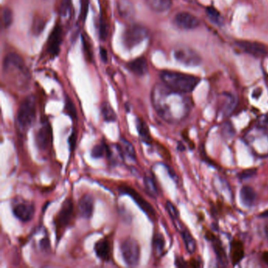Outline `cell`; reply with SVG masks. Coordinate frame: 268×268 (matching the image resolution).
I'll return each mask as SVG.
<instances>
[{
  "mask_svg": "<svg viewBox=\"0 0 268 268\" xmlns=\"http://www.w3.org/2000/svg\"><path fill=\"white\" fill-rule=\"evenodd\" d=\"M206 14L209 20L216 25H221L223 22V18L221 17L220 13L215 7H209L206 8Z\"/></svg>",
  "mask_w": 268,
  "mask_h": 268,
  "instance_id": "cell-30",
  "label": "cell"
},
{
  "mask_svg": "<svg viewBox=\"0 0 268 268\" xmlns=\"http://www.w3.org/2000/svg\"><path fill=\"white\" fill-rule=\"evenodd\" d=\"M225 101L221 112L223 116H228L232 113L237 106V99L234 95L229 93H224Z\"/></svg>",
  "mask_w": 268,
  "mask_h": 268,
  "instance_id": "cell-23",
  "label": "cell"
},
{
  "mask_svg": "<svg viewBox=\"0 0 268 268\" xmlns=\"http://www.w3.org/2000/svg\"><path fill=\"white\" fill-rule=\"evenodd\" d=\"M205 238L209 241H213L216 239V236L213 235V233L210 232V231H206L205 233Z\"/></svg>",
  "mask_w": 268,
  "mask_h": 268,
  "instance_id": "cell-43",
  "label": "cell"
},
{
  "mask_svg": "<svg viewBox=\"0 0 268 268\" xmlns=\"http://www.w3.org/2000/svg\"><path fill=\"white\" fill-rule=\"evenodd\" d=\"M101 113L103 119L107 122L115 121L116 119V113L108 102H103L101 106Z\"/></svg>",
  "mask_w": 268,
  "mask_h": 268,
  "instance_id": "cell-27",
  "label": "cell"
},
{
  "mask_svg": "<svg viewBox=\"0 0 268 268\" xmlns=\"http://www.w3.org/2000/svg\"><path fill=\"white\" fill-rule=\"evenodd\" d=\"M100 55H101V58L103 63H106L108 61V53H107V50L105 49L104 48H100Z\"/></svg>",
  "mask_w": 268,
  "mask_h": 268,
  "instance_id": "cell-41",
  "label": "cell"
},
{
  "mask_svg": "<svg viewBox=\"0 0 268 268\" xmlns=\"http://www.w3.org/2000/svg\"><path fill=\"white\" fill-rule=\"evenodd\" d=\"M244 256V245L241 241L234 240L231 244V260L234 266L238 264Z\"/></svg>",
  "mask_w": 268,
  "mask_h": 268,
  "instance_id": "cell-18",
  "label": "cell"
},
{
  "mask_svg": "<svg viewBox=\"0 0 268 268\" xmlns=\"http://www.w3.org/2000/svg\"><path fill=\"white\" fill-rule=\"evenodd\" d=\"M189 266H191V267L194 268L199 267V262L197 261V260H196L195 259H191L189 262Z\"/></svg>",
  "mask_w": 268,
  "mask_h": 268,
  "instance_id": "cell-44",
  "label": "cell"
},
{
  "mask_svg": "<svg viewBox=\"0 0 268 268\" xmlns=\"http://www.w3.org/2000/svg\"><path fill=\"white\" fill-rule=\"evenodd\" d=\"M71 9V0H63L61 8H60V14L63 17H66L70 13Z\"/></svg>",
  "mask_w": 268,
  "mask_h": 268,
  "instance_id": "cell-36",
  "label": "cell"
},
{
  "mask_svg": "<svg viewBox=\"0 0 268 268\" xmlns=\"http://www.w3.org/2000/svg\"><path fill=\"white\" fill-rule=\"evenodd\" d=\"M175 59L181 64L187 66H200L202 63V58L195 50L188 46L179 45L173 50Z\"/></svg>",
  "mask_w": 268,
  "mask_h": 268,
  "instance_id": "cell-7",
  "label": "cell"
},
{
  "mask_svg": "<svg viewBox=\"0 0 268 268\" xmlns=\"http://www.w3.org/2000/svg\"><path fill=\"white\" fill-rule=\"evenodd\" d=\"M136 125L137 130L142 141L148 145L152 144V137L150 135L148 125H147L146 121H144L142 119L137 118Z\"/></svg>",
  "mask_w": 268,
  "mask_h": 268,
  "instance_id": "cell-22",
  "label": "cell"
},
{
  "mask_svg": "<svg viewBox=\"0 0 268 268\" xmlns=\"http://www.w3.org/2000/svg\"><path fill=\"white\" fill-rule=\"evenodd\" d=\"M256 169H250L244 170L239 174V178L241 179H249L253 177L256 173Z\"/></svg>",
  "mask_w": 268,
  "mask_h": 268,
  "instance_id": "cell-39",
  "label": "cell"
},
{
  "mask_svg": "<svg viewBox=\"0 0 268 268\" xmlns=\"http://www.w3.org/2000/svg\"><path fill=\"white\" fill-rule=\"evenodd\" d=\"M174 24L182 30H192L200 26V20L191 13L179 12L174 17Z\"/></svg>",
  "mask_w": 268,
  "mask_h": 268,
  "instance_id": "cell-10",
  "label": "cell"
},
{
  "mask_svg": "<svg viewBox=\"0 0 268 268\" xmlns=\"http://www.w3.org/2000/svg\"><path fill=\"white\" fill-rule=\"evenodd\" d=\"M179 150H180V151H183L184 149H185V147H184V146L182 145V143H179Z\"/></svg>",
  "mask_w": 268,
  "mask_h": 268,
  "instance_id": "cell-47",
  "label": "cell"
},
{
  "mask_svg": "<svg viewBox=\"0 0 268 268\" xmlns=\"http://www.w3.org/2000/svg\"><path fill=\"white\" fill-rule=\"evenodd\" d=\"M110 150L107 145L105 143H100L93 147L91 150V156L95 158H100L104 157L105 154L110 156Z\"/></svg>",
  "mask_w": 268,
  "mask_h": 268,
  "instance_id": "cell-29",
  "label": "cell"
},
{
  "mask_svg": "<svg viewBox=\"0 0 268 268\" xmlns=\"http://www.w3.org/2000/svg\"><path fill=\"white\" fill-rule=\"evenodd\" d=\"M120 252L125 263L129 266H135L140 260V245L137 240L132 237L125 238L120 244Z\"/></svg>",
  "mask_w": 268,
  "mask_h": 268,
  "instance_id": "cell-5",
  "label": "cell"
},
{
  "mask_svg": "<svg viewBox=\"0 0 268 268\" xmlns=\"http://www.w3.org/2000/svg\"><path fill=\"white\" fill-rule=\"evenodd\" d=\"M4 70L6 73L13 71L27 72L24 61L15 53H10L6 56L4 61Z\"/></svg>",
  "mask_w": 268,
  "mask_h": 268,
  "instance_id": "cell-13",
  "label": "cell"
},
{
  "mask_svg": "<svg viewBox=\"0 0 268 268\" xmlns=\"http://www.w3.org/2000/svg\"><path fill=\"white\" fill-rule=\"evenodd\" d=\"M117 10L120 17L125 20H130L135 16V8L129 0H119Z\"/></svg>",
  "mask_w": 268,
  "mask_h": 268,
  "instance_id": "cell-19",
  "label": "cell"
},
{
  "mask_svg": "<svg viewBox=\"0 0 268 268\" xmlns=\"http://www.w3.org/2000/svg\"><path fill=\"white\" fill-rule=\"evenodd\" d=\"M95 208L94 197L90 194H84L78 203V213L84 219H91Z\"/></svg>",
  "mask_w": 268,
  "mask_h": 268,
  "instance_id": "cell-15",
  "label": "cell"
},
{
  "mask_svg": "<svg viewBox=\"0 0 268 268\" xmlns=\"http://www.w3.org/2000/svg\"><path fill=\"white\" fill-rule=\"evenodd\" d=\"M213 244V248H214L215 252H216V256L222 263H226V256L225 253L224 249L222 246L220 241L218 239H215L214 241H212Z\"/></svg>",
  "mask_w": 268,
  "mask_h": 268,
  "instance_id": "cell-31",
  "label": "cell"
},
{
  "mask_svg": "<svg viewBox=\"0 0 268 268\" xmlns=\"http://www.w3.org/2000/svg\"><path fill=\"white\" fill-rule=\"evenodd\" d=\"M160 76L162 83L168 88L182 94L192 92L201 81L199 77L194 75L175 71L161 72Z\"/></svg>",
  "mask_w": 268,
  "mask_h": 268,
  "instance_id": "cell-2",
  "label": "cell"
},
{
  "mask_svg": "<svg viewBox=\"0 0 268 268\" xmlns=\"http://www.w3.org/2000/svg\"><path fill=\"white\" fill-rule=\"evenodd\" d=\"M120 191L123 194L130 196L135 203L138 204V207L142 209V211L147 214L150 219L154 220L157 218V213L155 209L153 207L152 204H150L147 200L144 199L143 197L139 193L137 192L135 189L130 188L129 185H120Z\"/></svg>",
  "mask_w": 268,
  "mask_h": 268,
  "instance_id": "cell-8",
  "label": "cell"
},
{
  "mask_svg": "<svg viewBox=\"0 0 268 268\" xmlns=\"http://www.w3.org/2000/svg\"><path fill=\"white\" fill-rule=\"evenodd\" d=\"M100 38L102 40H106L107 36H108V26H107L106 22H103L101 20V23H100Z\"/></svg>",
  "mask_w": 268,
  "mask_h": 268,
  "instance_id": "cell-38",
  "label": "cell"
},
{
  "mask_svg": "<svg viewBox=\"0 0 268 268\" xmlns=\"http://www.w3.org/2000/svg\"><path fill=\"white\" fill-rule=\"evenodd\" d=\"M149 31L145 26L134 24L128 26L123 32L122 41L128 49H132L142 43L148 36Z\"/></svg>",
  "mask_w": 268,
  "mask_h": 268,
  "instance_id": "cell-6",
  "label": "cell"
},
{
  "mask_svg": "<svg viewBox=\"0 0 268 268\" xmlns=\"http://www.w3.org/2000/svg\"><path fill=\"white\" fill-rule=\"evenodd\" d=\"M52 140V130L51 125L46 122L42 125L36 135V142L39 150H48Z\"/></svg>",
  "mask_w": 268,
  "mask_h": 268,
  "instance_id": "cell-14",
  "label": "cell"
},
{
  "mask_svg": "<svg viewBox=\"0 0 268 268\" xmlns=\"http://www.w3.org/2000/svg\"><path fill=\"white\" fill-rule=\"evenodd\" d=\"M44 27H45V23L44 20L41 19H36L34 20L33 24H32V32L36 35H39L44 30Z\"/></svg>",
  "mask_w": 268,
  "mask_h": 268,
  "instance_id": "cell-35",
  "label": "cell"
},
{
  "mask_svg": "<svg viewBox=\"0 0 268 268\" xmlns=\"http://www.w3.org/2000/svg\"><path fill=\"white\" fill-rule=\"evenodd\" d=\"M147 6L157 13L166 12L172 5V0H146Z\"/></svg>",
  "mask_w": 268,
  "mask_h": 268,
  "instance_id": "cell-20",
  "label": "cell"
},
{
  "mask_svg": "<svg viewBox=\"0 0 268 268\" xmlns=\"http://www.w3.org/2000/svg\"><path fill=\"white\" fill-rule=\"evenodd\" d=\"M153 106L161 118L166 121L174 122L181 120L188 114L190 110V100L168 88L164 84H157L151 93Z\"/></svg>",
  "mask_w": 268,
  "mask_h": 268,
  "instance_id": "cell-1",
  "label": "cell"
},
{
  "mask_svg": "<svg viewBox=\"0 0 268 268\" xmlns=\"http://www.w3.org/2000/svg\"><path fill=\"white\" fill-rule=\"evenodd\" d=\"M66 113L71 117L73 120H76L77 118V113H76V107L73 104L72 100L69 98H66V107H65Z\"/></svg>",
  "mask_w": 268,
  "mask_h": 268,
  "instance_id": "cell-33",
  "label": "cell"
},
{
  "mask_svg": "<svg viewBox=\"0 0 268 268\" xmlns=\"http://www.w3.org/2000/svg\"><path fill=\"white\" fill-rule=\"evenodd\" d=\"M260 216L263 218H268V210H266V211L263 212V213L260 215Z\"/></svg>",
  "mask_w": 268,
  "mask_h": 268,
  "instance_id": "cell-46",
  "label": "cell"
},
{
  "mask_svg": "<svg viewBox=\"0 0 268 268\" xmlns=\"http://www.w3.org/2000/svg\"><path fill=\"white\" fill-rule=\"evenodd\" d=\"M128 68L132 73L138 76H144L148 72V64L143 57H138L128 63Z\"/></svg>",
  "mask_w": 268,
  "mask_h": 268,
  "instance_id": "cell-17",
  "label": "cell"
},
{
  "mask_svg": "<svg viewBox=\"0 0 268 268\" xmlns=\"http://www.w3.org/2000/svg\"><path fill=\"white\" fill-rule=\"evenodd\" d=\"M144 185H145L146 191L150 197H154V198L157 197L158 190H157V185L153 178L150 177V176L144 178Z\"/></svg>",
  "mask_w": 268,
  "mask_h": 268,
  "instance_id": "cell-28",
  "label": "cell"
},
{
  "mask_svg": "<svg viewBox=\"0 0 268 268\" xmlns=\"http://www.w3.org/2000/svg\"><path fill=\"white\" fill-rule=\"evenodd\" d=\"M119 151L123 157L126 156L128 158L132 160H136V154L133 145L126 139H121L118 147Z\"/></svg>",
  "mask_w": 268,
  "mask_h": 268,
  "instance_id": "cell-24",
  "label": "cell"
},
{
  "mask_svg": "<svg viewBox=\"0 0 268 268\" xmlns=\"http://www.w3.org/2000/svg\"><path fill=\"white\" fill-rule=\"evenodd\" d=\"M13 213L22 222H29L35 214V207L27 201H20L13 206Z\"/></svg>",
  "mask_w": 268,
  "mask_h": 268,
  "instance_id": "cell-11",
  "label": "cell"
},
{
  "mask_svg": "<svg viewBox=\"0 0 268 268\" xmlns=\"http://www.w3.org/2000/svg\"><path fill=\"white\" fill-rule=\"evenodd\" d=\"M36 98L31 95L26 97L19 106L17 113V125L19 132L26 134L36 120Z\"/></svg>",
  "mask_w": 268,
  "mask_h": 268,
  "instance_id": "cell-3",
  "label": "cell"
},
{
  "mask_svg": "<svg viewBox=\"0 0 268 268\" xmlns=\"http://www.w3.org/2000/svg\"><path fill=\"white\" fill-rule=\"evenodd\" d=\"M74 215V204L71 198H66V201L61 204L57 216L54 218L55 225L56 236L57 241H59L65 230L69 226Z\"/></svg>",
  "mask_w": 268,
  "mask_h": 268,
  "instance_id": "cell-4",
  "label": "cell"
},
{
  "mask_svg": "<svg viewBox=\"0 0 268 268\" xmlns=\"http://www.w3.org/2000/svg\"><path fill=\"white\" fill-rule=\"evenodd\" d=\"M69 146H70V149L71 150H74L76 144V132H73L72 133L71 136L69 137Z\"/></svg>",
  "mask_w": 268,
  "mask_h": 268,
  "instance_id": "cell-40",
  "label": "cell"
},
{
  "mask_svg": "<svg viewBox=\"0 0 268 268\" xmlns=\"http://www.w3.org/2000/svg\"><path fill=\"white\" fill-rule=\"evenodd\" d=\"M262 259H263V262L268 265V251H265L264 253L262 255Z\"/></svg>",
  "mask_w": 268,
  "mask_h": 268,
  "instance_id": "cell-45",
  "label": "cell"
},
{
  "mask_svg": "<svg viewBox=\"0 0 268 268\" xmlns=\"http://www.w3.org/2000/svg\"><path fill=\"white\" fill-rule=\"evenodd\" d=\"M182 236L183 238L184 243H185V249L188 250V253H191V254L195 253L197 244H196L195 239L191 233L188 230H184L182 231Z\"/></svg>",
  "mask_w": 268,
  "mask_h": 268,
  "instance_id": "cell-26",
  "label": "cell"
},
{
  "mask_svg": "<svg viewBox=\"0 0 268 268\" xmlns=\"http://www.w3.org/2000/svg\"><path fill=\"white\" fill-rule=\"evenodd\" d=\"M95 252L100 260L110 261L113 255V241L110 237H105L97 241L95 244Z\"/></svg>",
  "mask_w": 268,
  "mask_h": 268,
  "instance_id": "cell-12",
  "label": "cell"
},
{
  "mask_svg": "<svg viewBox=\"0 0 268 268\" xmlns=\"http://www.w3.org/2000/svg\"><path fill=\"white\" fill-rule=\"evenodd\" d=\"M237 47L244 53L255 57H264L267 54V49L263 44L248 40L236 41Z\"/></svg>",
  "mask_w": 268,
  "mask_h": 268,
  "instance_id": "cell-9",
  "label": "cell"
},
{
  "mask_svg": "<svg viewBox=\"0 0 268 268\" xmlns=\"http://www.w3.org/2000/svg\"><path fill=\"white\" fill-rule=\"evenodd\" d=\"M256 193L250 185H244L240 191V199L241 203L246 207L253 205L256 200Z\"/></svg>",
  "mask_w": 268,
  "mask_h": 268,
  "instance_id": "cell-21",
  "label": "cell"
},
{
  "mask_svg": "<svg viewBox=\"0 0 268 268\" xmlns=\"http://www.w3.org/2000/svg\"><path fill=\"white\" fill-rule=\"evenodd\" d=\"M63 30L59 25H56L48 39V51L52 56L58 54L63 41Z\"/></svg>",
  "mask_w": 268,
  "mask_h": 268,
  "instance_id": "cell-16",
  "label": "cell"
},
{
  "mask_svg": "<svg viewBox=\"0 0 268 268\" xmlns=\"http://www.w3.org/2000/svg\"><path fill=\"white\" fill-rule=\"evenodd\" d=\"M166 241L164 237L160 233H157L153 238L152 247L153 252L156 256H161L164 253Z\"/></svg>",
  "mask_w": 268,
  "mask_h": 268,
  "instance_id": "cell-25",
  "label": "cell"
},
{
  "mask_svg": "<svg viewBox=\"0 0 268 268\" xmlns=\"http://www.w3.org/2000/svg\"><path fill=\"white\" fill-rule=\"evenodd\" d=\"M257 126H258L261 130L268 132V113L267 114L260 116L258 121H257Z\"/></svg>",
  "mask_w": 268,
  "mask_h": 268,
  "instance_id": "cell-37",
  "label": "cell"
},
{
  "mask_svg": "<svg viewBox=\"0 0 268 268\" xmlns=\"http://www.w3.org/2000/svg\"><path fill=\"white\" fill-rule=\"evenodd\" d=\"M176 265L179 267H185L188 266L187 263L182 257H177L176 260Z\"/></svg>",
  "mask_w": 268,
  "mask_h": 268,
  "instance_id": "cell-42",
  "label": "cell"
},
{
  "mask_svg": "<svg viewBox=\"0 0 268 268\" xmlns=\"http://www.w3.org/2000/svg\"><path fill=\"white\" fill-rule=\"evenodd\" d=\"M14 20L12 10L8 7H5L3 10V22H4V27L9 28L12 25Z\"/></svg>",
  "mask_w": 268,
  "mask_h": 268,
  "instance_id": "cell-32",
  "label": "cell"
},
{
  "mask_svg": "<svg viewBox=\"0 0 268 268\" xmlns=\"http://www.w3.org/2000/svg\"><path fill=\"white\" fill-rule=\"evenodd\" d=\"M166 209H167L168 213H169V216L172 218V219H177L179 218V214L178 209L171 201L166 202Z\"/></svg>",
  "mask_w": 268,
  "mask_h": 268,
  "instance_id": "cell-34",
  "label": "cell"
}]
</instances>
